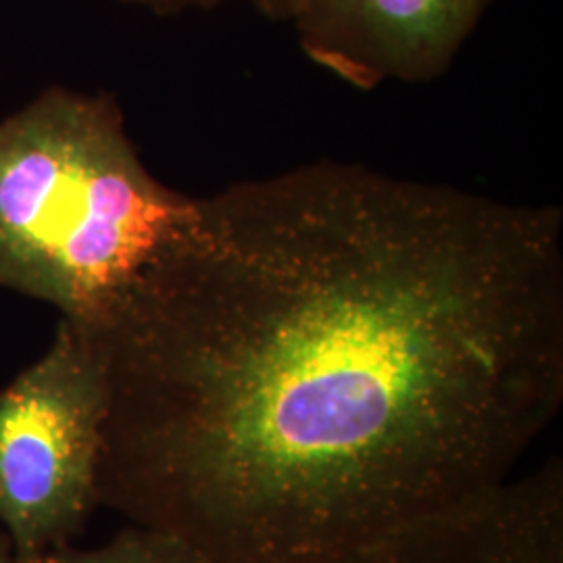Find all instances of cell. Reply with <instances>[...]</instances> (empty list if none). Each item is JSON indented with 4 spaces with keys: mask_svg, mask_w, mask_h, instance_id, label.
I'll return each mask as SVG.
<instances>
[{
    "mask_svg": "<svg viewBox=\"0 0 563 563\" xmlns=\"http://www.w3.org/2000/svg\"><path fill=\"white\" fill-rule=\"evenodd\" d=\"M38 563H211L192 544L162 530L132 523L109 543L95 549L74 544L42 558Z\"/></svg>",
    "mask_w": 563,
    "mask_h": 563,
    "instance_id": "8992f818",
    "label": "cell"
},
{
    "mask_svg": "<svg viewBox=\"0 0 563 563\" xmlns=\"http://www.w3.org/2000/svg\"><path fill=\"white\" fill-rule=\"evenodd\" d=\"M334 563H563V470L544 463Z\"/></svg>",
    "mask_w": 563,
    "mask_h": 563,
    "instance_id": "5b68a950",
    "label": "cell"
},
{
    "mask_svg": "<svg viewBox=\"0 0 563 563\" xmlns=\"http://www.w3.org/2000/svg\"><path fill=\"white\" fill-rule=\"evenodd\" d=\"M104 409L99 353L60 318L48 349L0 390V530L18 563L74 544L99 507Z\"/></svg>",
    "mask_w": 563,
    "mask_h": 563,
    "instance_id": "3957f363",
    "label": "cell"
},
{
    "mask_svg": "<svg viewBox=\"0 0 563 563\" xmlns=\"http://www.w3.org/2000/svg\"><path fill=\"white\" fill-rule=\"evenodd\" d=\"M97 501L334 563L514 476L563 402V213L360 163L236 181L101 320Z\"/></svg>",
    "mask_w": 563,
    "mask_h": 563,
    "instance_id": "6da1fadb",
    "label": "cell"
},
{
    "mask_svg": "<svg viewBox=\"0 0 563 563\" xmlns=\"http://www.w3.org/2000/svg\"><path fill=\"white\" fill-rule=\"evenodd\" d=\"M197 207L146 169L109 95L55 86L0 120V288L63 320H101Z\"/></svg>",
    "mask_w": 563,
    "mask_h": 563,
    "instance_id": "7a4b0ae2",
    "label": "cell"
},
{
    "mask_svg": "<svg viewBox=\"0 0 563 563\" xmlns=\"http://www.w3.org/2000/svg\"><path fill=\"white\" fill-rule=\"evenodd\" d=\"M490 0H284L307 59L334 78L376 90L439 80Z\"/></svg>",
    "mask_w": 563,
    "mask_h": 563,
    "instance_id": "277c9868",
    "label": "cell"
},
{
    "mask_svg": "<svg viewBox=\"0 0 563 563\" xmlns=\"http://www.w3.org/2000/svg\"><path fill=\"white\" fill-rule=\"evenodd\" d=\"M132 7H141L155 15H178L186 11H209L228 2H246L257 9L265 18L280 21L282 2L284 0H121Z\"/></svg>",
    "mask_w": 563,
    "mask_h": 563,
    "instance_id": "52a82bcc",
    "label": "cell"
},
{
    "mask_svg": "<svg viewBox=\"0 0 563 563\" xmlns=\"http://www.w3.org/2000/svg\"><path fill=\"white\" fill-rule=\"evenodd\" d=\"M0 563H18L11 541L2 530H0Z\"/></svg>",
    "mask_w": 563,
    "mask_h": 563,
    "instance_id": "ba28073f",
    "label": "cell"
}]
</instances>
